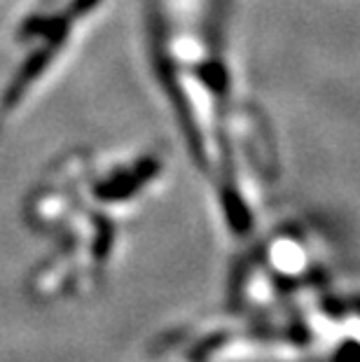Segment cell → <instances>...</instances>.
<instances>
[{
	"mask_svg": "<svg viewBox=\"0 0 360 362\" xmlns=\"http://www.w3.org/2000/svg\"><path fill=\"white\" fill-rule=\"evenodd\" d=\"M68 33H54V35H47V42H45L42 49L33 52L28 57V61L24 66H21V71L17 73V78L12 80L10 89L5 91V98H3V112L12 110L14 105L19 103V98L24 96V91L28 89V84L33 82L35 78H40V73L47 68L50 59L54 57V54L59 52L61 42L66 40Z\"/></svg>",
	"mask_w": 360,
	"mask_h": 362,
	"instance_id": "6da1fadb",
	"label": "cell"
},
{
	"mask_svg": "<svg viewBox=\"0 0 360 362\" xmlns=\"http://www.w3.org/2000/svg\"><path fill=\"white\" fill-rule=\"evenodd\" d=\"M47 3H50V0H47Z\"/></svg>",
	"mask_w": 360,
	"mask_h": 362,
	"instance_id": "7a4b0ae2",
	"label": "cell"
}]
</instances>
